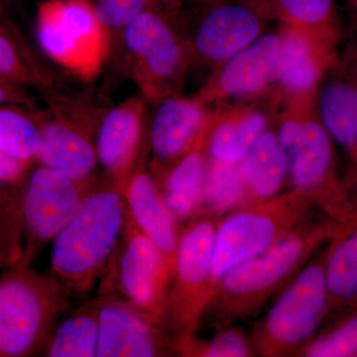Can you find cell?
Segmentation results:
<instances>
[{"label": "cell", "mask_w": 357, "mask_h": 357, "mask_svg": "<svg viewBox=\"0 0 357 357\" xmlns=\"http://www.w3.org/2000/svg\"><path fill=\"white\" fill-rule=\"evenodd\" d=\"M344 229L335 220L314 217L303 222L278 243L225 275L215 286L202 321L208 317L211 325L220 330L255 316Z\"/></svg>", "instance_id": "1"}, {"label": "cell", "mask_w": 357, "mask_h": 357, "mask_svg": "<svg viewBox=\"0 0 357 357\" xmlns=\"http://www.w3.org/2000/svg\"><path fill=\"white\" fill-rule=\"evenodd\" d=\"M126 222L122 188L107 178L96 182L52 241V276L72 295L91 292L114 258Z\"/></svg>", "instance_id": "2"}, {"label": "cell", "mask_w": 357, "mask_h": 357, "mask_svg": "<svg viewBox=\"0 0 357 357\" xmlns=\"http://www.w3.org/2000/svg\"><path fill=\"white\" fill-rule=\"evenodd\" d=\"M180 6L181 0H158L123 30L115 45L112 59L147 102L173 96L184 72L187 53L171 24Z\"/></svg>", "instance_id": "3"}, {"label": "cell", "mask_w": 357, "mask_h": 357, "mask_svg": "<svg viewBox=\"0 0 357 357\" xmlns=\"http://www.w3.org/2000/svg\"><path fill=\"white\" fill-rule=\"evenodd\" d=\"M316 208L304 192L292 188L274 198L245 204L220 218L211 260V297L225 275L314 218Z\"/></svg>", "instance_id": "4"}, {"label": "cell", "mask_w": 357, "mask_h": 357, "mask_svg": "<svg viewBox=\"0 0 357 357\" xmlns=\"http://www.w3.org/2000/svg\"><path fill=\"white\" fill-rule=\"evenodd\" d=\"M47 107L35 110L41 133L36 162L84 185L96 182V136L105 109L86 93L63 89L60 83L43 91Z\"/></svg>", "instance_id": "5"}, {"label": "cell", "mask_w": 357, "mask_h": 357, "mask_svg": "<svg viewBox=\"0 0 357 357\" xmlns=\"http://www.w3.org/2000/svg\"><path fill=\"white\" fill-rule=\"evenodd\" d=\"M332 241L318 251L285 289L249 338L256 356L298 357L331 312L326 265Z\"/></svg>", "instance_id": "6"}, {"label": "cell", "mask_w": 357, "mask_h": 357, "mask_svg": "<svg viewBox=\"0 0 357 357\" xmlns=\"http://www.w3.org/2000/svg\"><path fill=\"white\" fill-rule=\"evenodd\" d=\"M72 294L51 274L17 266L0 279V357L42 351Z\"/></svg>", "instance_id": "7"}, {"label": "cell", "mask_w": 357, "mask_h": 357, "mask_svg": "<svg viewBox=\"0 0 357 357\" xmlns=\"http://www.w3.org/2000/svg\"><path fill=\"white\" fill-rule=\"evenodd\" d=\"M36 36L49 60L84 83L100 77L114 55L112 35L89 0L40 1Z\"/></svg>", "instance_id": "8"}, {"label": "cell", "mask_w": 357, "mask_h": 357, "mask_svg": "<svg viewBox=\"0 0 357 357\" xmlns=\"http://www.w3.org/2000/svg\"><path fill=\"white\" fill-rule=\"evenodd\" d=\"M220 218L199 215L181 227L163 325L176 337L194 335L211 299V273Z\"/></svg>", "instance_id": "9"}, {"label": "cell", "mask_w": 357, "mask_h": 357, "mask_svg": "<svg viewBox=\"0 0 357 357\" xmlns=\"http://www.w3.org/2000/svg\"><path fill=\"white\" fill-rule=\"evenodd\" d=\"M287 156L293 189L304 192L317 208L332 217L344 215L335 178L333 138L321 122L290 121L277 134Z\"/></svg>", "instance_id": "10"}, {"label": "cell", "mask_w": 357, "mask_h": 357, "mask_svg": "<svg viewBox=\"0 0 357 357\" xmlns=\"http://www.w3.org/2000/svg\"><path fill=\"white\" fill-rule=\"evenodd\" d=\"M93 185L82 184L40 165L30 174L22 199L26 246L18 266H28L40 249L53 241Z\"/></svg>", "instance_id": "11"}, {"label": "cell", "mask_w": 357, "mask_h": 357, "mask_svg": "<svg viewBox=\"0 0 357 357\" xmlns=\"http://www.w3.org/2000/svg\"><path fill=\"white\" fill-rule=\"evenodd\" d=\"M115 256L119 257L115 261L117 285L124 299L164 326L172 271L163 252L134 225L128 213Z\"/></svg>", "instance_id": "12"}, {"label": "cell", "mask_w": 357, "mask_h": 357, "mask_svg": "<svg viewBox=\"0 0 357 357\" xmlns=\"http://www.w3.org/2000/svg\"><path fill=\"white\" fill-rule=\"evenodd\" d=\"M98 357H154L176 354V337L126 300L107 297L95 303Z\"/></svg>", "instance_id": "13"}, {"label": "cell", "mask_w": 357, "mask_h": 357, "mask_svg": "<svg viewBox=\"0 0 357 357\" xmlns=\"http://www.w3.org/2000/svg\"><path fill=\"white\" fill-rule=\"evenodd\" d=\"M195 30V51L211 62L229 60L258 38L262 13L268 7L262 0H204Z\"/></svg>", "instance_id": "14"}, {"label": "cell", "mask_w": 357, "mask_h": 357, "mask_svg": "<svg viewBox=\"0 0 357 357\" xmlns=\"http://www.w3.org/2000/svg\"><path fill=\"white\" fill-rule=\"evenodd\" d=\"M147 100L133 96L105 109L96 136L98 166L105 178L123 189L139 163Z\"/></svg>", "instance_id": "15"}, {"label": "cell", "mask_w": 357, "mask_h": 357, "mask_svg": "<svg viewBox=\"0 0 357 357\" xmlns=\"http://www.w3.org/2000/svg\"><path fill=\"white\" fill-rule=\"evenodd\" d=\"M122 192L128 217L163 252L173 275L181 227L164 199L158 181L139 162Z\"/></svg>", "instance_id": "16"}, {"label": "cell", "mask_w": 357, "mask_h": 357, "mask_svg": "<svg viewBox=\"0 0 357 357\" xmlns=\"http://www.w3.org/2000/svg\"><path fill=\"white\" fill-rule=\"evenodd\" d=\"M158 105L152 121L150 146L154 172L161 178L196 144L203 133L204 115L201 103L190 98L171 96Z\"/></svg>", "instance_id": "17"}, {"label": "cell", "mask_w": 357, "mask_h": 357, "mask_svg": "<svg viewBox=\"0 0 357 357\" xmlns=\"http://www.w3.org/2000/svg\"><path fill=\"white\" fill-rule=\"evenodd\" d=\"M244 206L281 194L289 178L287 156L278 136L265 130L241 161Z\"/></svg>", "instance_id": "18"}, {"label": "cell", "mask_w": 357, "mask_h": 357, "mask_svg": "<svg viewBox=\"0 0 357 357\" xmlns=\"http://www.w3.org/2000/svg\"><path fill=\"white\" fill-rule=\"evenodd\" d=\"M281 40L275 35L258 37L227 61L218 77V88L229 96L251 95L276 76Z\"/></svg>", "instance_id": "19"}, {"label": "cell", "mask_w": 357, "mask_h": 357, "mask_svg": "<svg viewBox=\"0 0 357 357\" xmlns=\"http://www.w3.org/2000/svg\"><path fill=\"white\" fill-rule=\"evenodd\" d=\"M204 132L194 147L160 178V188L178 223L201 213L202 197L208 160Z\"/></svg>", "instance_id": "20"}, {"label": "cell", "mask_w": 357, "mask_h": 357, "mask_svg": "<svg viewBox=\"0 0 357 357\" xmlns=\"http://www.w3.org/2000/svg\"><path fill=\"white\" fill-rule=\"evenodd\" d=\"M321 123L335 142L357 158V79L337 77L321 89Z\"/></svg>", "instance_id": "21"}, {"label": "cell", "mask_w": 357, "mask_h": 357, "mask_svg": "<svg viewBox=\"0 0 357 357\" xmlns=\"http://www.w3.org/2000/svg\"><path fill=\"white\" fill-rule=\"evenodd\" d=\"M98 337L96 305L81 307L59 321L45 347V356L98 357Z\"/></svg>", "instance_id": "22"}, {"label": "cell", "mask_w": 357, "mask_h": 357, "mask_svg": "<svg viewBox=\"0 0 357 357\" xmlns=\"http://www.w3.org/2000/svg\"><path fill=\"white\" fill-rule=\"evenodd\" d=\"M326 277L331 310L357 299V225L333 237Z\"/></svg>", "instance_id": "23"}, {"label": "cell", "mask_w": 357, "mask_h": 357, "mask_svg": "<svg viewBox=\"0 0 357 357\" xmlns=\"http://www.w3.org/2000/svg\"><path fill=\"white\" fill-rule=\"evenodd\" d=\"M239 163L208 159L199 215L222 218L244 206V185Z\"/></svg>", "instance_id": "24"}, {"label": "cell", "mask_w": 357, "mask_h": 357, "mask_svg": "<svg viewBox=\"0 0 357 357\" xmlns=\"http://www.w3.org/2000/svg\"><path fill=\"white\" fill-rule=\"evenodd\" d=\"M40 147L41 133L35 110L0 107V152L34 163Z\"/></svg>", "instance_id": "25"}, {"label": "cell", "mask_w": 357, "mask_h": 357, "mask_svg": "<svg viewBox=\"0 0 357 357\" xmlns=\"http://www.w3.org/2000/svg\"><path fill=\"white\" fill-rule=\"evenodd\" d=\"M0 77L25 88H36L41 93L59 83L32 55L21 37L4 33H0Z\"/></svg>", "instance_id": "26"}, {"label": "cell", "mask_w": 357, "mask_h": 357, "mask_svg": "<svg viewBox=\"0 0 357 357\" xmlns=\"http://www.w3.org/2000/svg\"><path fill=\"white\" fill-rule=\"evenodd\" d=\"M265 128L266 121L260 114L220 124L211 133L206 144L208 159L238 163L264 132Z\"/></svg>", "instance_id": "27"}, {"label": "cell", "mask_w": 357, "mask_h": 357, "mask_svg": "<svg viewBox=\"0 0 357 357\" xmlns=\"http://www.w3.org/2000/svg\"><path fill=\"white\" fill-rule=\"evenodd\" d=\"M276 76L295 91L311 89L318 81V64L309 42L297 33H289L281 40Z\"/></svg>", "instance_id": "28"}, {"label": "cell", "mask_w": 357, "mask_h": 357, "mask_svg": "<svg viewBox=\"0 0 357 357\" xmlns=\"http://www.w3.org/2000/svg\"><path fill=\"white\" fill-rule=\"evenodd\" d=\"M211 340H199L196 335L176 337V354L194 357L256 356L250 338L236 325L217 330Z\"/></svg>", "instance_id": "29"}, {"label": "cell", "mask_w": 357, "mask_h": 357, "mask_svg": "<svg viewBox=\"0 0 357 357\" xmlns=\"http://www.w3.org/2000/svg\"><path fill=\"white\" fill-rule=\"evenodd\" d=\"M357 356V307L325 331L317 333L298 357Z\"/></svg>", "instance_id": "30"}, {"label": "cell", "mask_w": 357, "mask_h": 357, "mask_svg": "<svg viewBox=\"0 0 357 357\" xmlns=\"http://www.w3.org/2000/svg\"><path fill=\"white\" fill-rule=\"evenodd\" d=\"M112 35L114 51L123 30L158 0H89ZM114 56V55H112Z\"/></svg>", "instance_id": "31"}, {"label": "cell", "mask_w": 357, "mask_h": 357, "mask_svg": "<svg viewBox=\"0 0 357 357\" xmlns=\"http://www.w3.org/2000/svg\"><path fill=\"white\" fill-rule=\"evenodd\" d=\"M296 22L307 26H326L333 17V0H262Z\"/></svg>", "instance_id": "32"}, {"label": "cell", "mask_w": 357, "mask_h": 357, "mask_svg": "<svg viewBox=\"0 0 357 357\" xmlns=\"http://www.w3.org/2000/svg\"><path fill=\"white\" fill-rule=\"evenodd\" d=\"M3 105H15L31 110L38 109L35 98L26 91L25 86L0 77V107Z\"/></svg>", "instance_id": "33"}, {"label": "cell", "mask_w": 357, "mask_h": 357, "mask_svg": "<svg viewBox=\"0 0 357 357\" xmlns=\"http://www.w3.org/2000/svg\"><path fill=\"white\" fill-rule=\"evenodd\" d=\"M31 165L32 162L0 152V187L17 185Z\"/></svg>", "instance_id": "34"}, {"label": "cell", "mask_w": 357, "mask_h": 357, "mask_svg": "<svg viewBox=\"0 0 357 357\" xmlns=\"http://www.w3.org/2000/svg\"><path fill=\"white\" fill-rule=\"evenodd\" d=\"M0 33H4V34L10 35V36L20 37V34L16 33L15 29L9 24L8 21L4 18L2 15L1 10H0Z\"/></svg>", "instance_id": "35"}]
</instances>
